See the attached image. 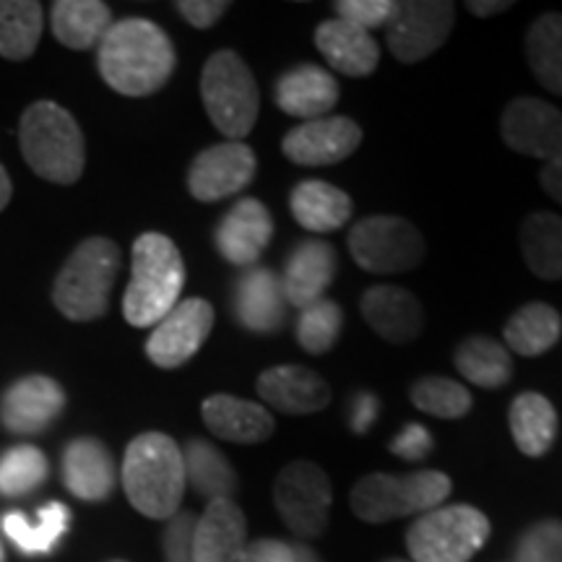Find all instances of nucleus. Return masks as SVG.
<instances>
[{
    "label": "nucleus",
    "instance_id": "37998d69",
    "mask_svg": "<svg viewBox=\"0 0 562 562\" xmlns=\"http://www.w3.org/2000/svg\"><path fill=\"white\" fill-rule=\"evenodd\" d=\"M435 440L430 430L425 425H417V422H409V425L402 427V432L391 440V453L398 456L404 461H422L432 453Z\"/></svg>",
    "mask_w": 562,
    "mask_h": 562
},
{
    "label": "nucleus",
    "instance_id": "7c9ffc66",
    "mask_svg": "<svg viewBox=\"0 0 562 562\" xmlns=\"http://www.w3.org/2000/svg\"><path fill=\"white\" fill-rule=\"evenodd\" d=\"M182 463H186V484H191L209 503L232 497V492L237 490L235 467L209 440H188V446L182 448Z\"/></svg>",
    "mask_w": 562,
    "mask_h": 562
},
{
    "label": "nucleus",
    "instance_id": "1a4fd4ad",
    "mask_svg": "<svg viewBox=\"0 0 562 562\" xmlns=\"http://www.w3.org/2000/svg\"><path fill=\"white\" fill-rule=\"evenodd\" d=\"M349 252L370 273H404L425 258L422 232L404 216H364L349 229Z\"/></svg>",
    "mask_w": 562,
    "mask_h": 562
},
{
    "label": "nucleus",
    "instance_id": "603ef678",
    "mask_svg": "<svg viewBox=\"0 0 562 562\" xmlns=\"http://www.w3.org/2000/svg\"><path fill=\"white\" fill-rule=\"evenodd\" d=\"M0 562H5V550H3V544H0Z\"/></svg>",
    "mask_w": 562,
    "mask_h": 562
},
{
    "label": "nucleus",
    "instance_id": "4be33fe9",
    "mask_svg": "<svg viewBox=\"0 0 562 562\" xmlns=\"http://www.w3.org/2000/svg\"><path fill=\"white\" fill-rule=\"evenodd\" d=\"M63 482L79 501L102 503L115 490L117 469L110 448L97 438H76L63 453Z\"/></svg>",
    "mask_w": 562,
    "mask_h": 562
},
{
    "label": "nucleus",
    "instance_id": "0eeeda50",
    "mask_svg": "<svg viewBox=\"0 0 562 562\" xmlns=\"http://www.w3.org/2000/svg\"><path fill=\"white\" fill-rule=\"evenodd\" d=\"M453 484L442 472L425 469L406 476L368 474L351 487L349 503L355 516L368 524H389L396 518L440 508L451 495Z\"/></svg>",
    "mask_w": 562,
    "mask_h": 562
},
{
    "label": "nucleus",
    "instance_id": "3c124183",
    "mask_svg": "<svg viewBox=\"0 0 562 562\" xmlns=\"http://www.w3.org/2000/svg\"><path fill=\"white\" fill-rule=\"evenodd\" d=\"M294 547V562H323L318 552L311 550L307 544H292Z\"/></svg>",
    "mask_w": 562,
    "mask_h": 562
},
{
    "label": "nucleus",
    "instance_id": "e433bc0d",
    "mask_svg": "<svg viewBox=\"0 0 562 562\" xmlns=\"http://www.w3.org/2000/svg\"><path fill=\"white\" fill-rule=\"evenodd\" d=\"M412 404L419 412L438 419H461L472 412L474 398L459 381L440 375H427L412 385Z\"/></svg>",
    "mask_w": 562,
    "mask_h": 562
},
{
    "label": "nucleus",
    "instance_id": "5701e85b",
    "mask_svg": "<svg viewBox=\"0 0 562 562\" xmlns=\"http://www.w3.org/2000/svg\"><path fill=\"white\" fill-rule=\"evenodd\" d=\"M339 81L326 68L302 63L297 68H290L273 87V102L281 112L302 121H315L326 117L339 102Z\"/></svg>",
    "mask_w": 562,
    "mask_h": 562
},
{
    "label": "nucleus",
    "instance_id": "09e8293b",
    "mask_svg": "<svg viewBox=\"0 0 562 562\" xmlns=\"http://www.w3.org/2000/svg\"><path fill=\"white\" fill-rule=\"evenodd\" d=\"M467 9L472 11L474 16L487 19V16H495V13L508 11L510 3H503V0H497V3H484V0H472V3H467Z\"/></svg>",
    "mask_w": 562,
    "mask_h": 562
},
{
    "label": "nucleus",
    "instance_id": "412c9836",
    "mask_svg": "<svg viewBox=\"0 0 562 562\" xmlns=\"http://www.w3.org/2000/svg\"><path fill=\"white\" fill-rule=\"evenodd\" d=\"M245 544H248V521L232 497L211 501L206 510L195 518V562H237Z\"/></svg>",
    "mask_w": 562,
    "mask_h": 562
},
{
    "label": "nucleus",
    "instance_id": "72a5a7b5",
    "mask_svg": "<svg viewBox=\"0 0 562 562\" xmlns=\"http://www.w3.org/2000/svg\"><path fill=\"white\" fill-rule=\"evenodd\" d=\"M526 60L550 94L562 97V13H542L526 32Z\"/></svg>",
    "mask_w": 562,
    "mask_h": 562
},
{
    "label": "nucleus",
    "instance_id": "7ed1b4c3",
    "mask_svg": "<svg viewBox=\"0 0 562 562\" xmlns=\"http://www.w3.org/2000/svg\"><path fill=\"white\" fill-rule=\"evenodd\" d=\"M21 157L37 178L55 186H74L87 167V140L66 108L40 100L30 104L19 123Z\"/></svg>",
    "mask_w": 562,
    "mask_h": 562
},
{
    "label": "nucleus",
    "instance_id": "a211bd4d",
    "mask_svg": "<svg viewBox=\"0 0 562 562\" xmlns=\"http://www.w3.org/2000/svg\"><path fill=\"white\" fill-rule=\"evenodd\" d=\"M273 237L269 209L258 199H240L232 206L214 232L216 250L232 266H256Z\"/></svg>",
    "mask_w": 562,
    "mask_h": 562
},
{
    "label": "nucleus",
    "instance_id": "dca6fc26",
    "mask_svg": "<svg viewBox=\"0 0 562 562\" xmlns=\"http://www.w3.org/2000/svg\"><path fill=\"white\" fill-rule=\"evenodd\" d=\"M66 409V391L47 375H26L0 396V422L9 432H45Z\"/></svg>",
    "mask_w": 562,
    "mask_h": 562
},
{
    "label": "nucleus",
    "instance_id": "9b49d317",
    "mask_svg": "<svg viewBox=\"0 0 562 562\" xmlns=\"http://www.w3.org/2000/svg\"><path fill=\"white\" fill-rule=\"evenodd\" d=\"M456 5L448 0H409L398 3L396 16L385 26L393 58L402 63L427 60L451 37Z\"/></svg>",
    "mask_w": 562,
    "mask_h": 562
},
{
    "label": "nucleus",
    "instance_id": "4c0bfd02",
    "mask_svg": "<svg viewBox=\"0 0 562 562\" xmlns=\"http://www.w3.org/2000/svg\"><path fill=\"white\" fill-rule=\"evenodd\" d=\"M50 463L34 446H13L0 456V495L21 497L47 480Z\"/></svg>",
    "mask_w": 562,
    "mask_h": 562
},
{
    "label": "nucleus",
    "instance_id": "aec40b11",
    "mask_svg": "<svg viewBox=\"0 0 562 562\" xmlns=\"http://www.w3.org/2000/svg\"><path fill=\"white\" fill-rule=\"evenodd\" d=\"M360 311L372 331L391 344L417 341L422 328H425L422 302L409 290H402V286H370L362 294Z\"/></svg>",
    "mask_w": 562,
    "mask_h": 562
},
{
    "label": "nucleus",
    "instance_id": "79ce46f5",
    "mask_svg": "<svg viewBox=\"0 0 562 562\" xmlns=\"http://www.w3.org/2000/svg\"><path fill=\"white\" fill-rule=\"evenodd\" d=\"M193 513L180 510L167 521L165 537H161V552H165V562H195L193 554V531H195Z\"/></svg>",
    "mask_w": 562,
    "mask_h": 562
},
{
    "label": "nucleus",
    "instance_id": "393cba45",
    "mask_svg": "<svg viewBox=\"0 0 562 562\" xmlns=\"http://www.w3.org/2000/svg\"><path fill=\"white\" fill-rule=\"evenodd\" d=\"M201 417L216 438L237 442V446H256L269 440L277 422L271 412L256 402L229 396V393H214L201 404Z\"/></svg>",
    "mask_w": 562,
    "mask_h": 562
},
{
    "label": "nucleus",
    "instance_id": "ea45409f",
    "mask_svg": "<svg viewBox=\"0 0 562 562\" xmlns=\"http://www.w3.org/2000/svg\"><path fill=\"white\" fill-rule=\"evenodd\" d=\"M516 562H562V521H539L524 531Z\"/></svg>",
    "mask_w": 562,
    "mask_h": 562
},
{
    "label": "nucleus",
    "instance_id": "9d476101",
    "mask_svg": "<svg viewBox=\"0 0 562 562\" xmlns=\"http://www.w3.org/2000/svg\"><path fill=\"white\" fill-rule=\"evenodd\" d=\"M331 480L313 461H292L273 482V505L281 521L300 539H318L331 518Z\"/></svg>",
    "mask_w": 562,
    "mask_h": 562
},
{
    "label": "nucleus",
    "instance_id": "f03ea898",
    "mask_svg": "<svg viewBox=\"0 0 562 562\" xmlns=\"http://www.w3.org/2000/svg\"><path fill=\"white\" fill-rule=\"evenodd\" d=\"M123 490L140 516L170 521L180 513L186 495L182 448L165 432H144L133 438L123 459Z\"/></svg>",
    "mask_w": 562,
    "mask_h": 562
},
{
    "label": "nucleus",
    "instance_id": "473e14b6",
    "mask_svg": "<svg viewBox=\"0 0 562 562\" xmlns=\"http://www.w3.org/2000/svg\"><path fill=\"white\" fill-rule=\"evenodd\" d=\"M521 252L539 279H562V216L537 211L521 224Z\"/></svg>",
    "mask_w": 562,
    "mask_h": 562
},
{
    "label": "nucleus",
    "instance_id": "39448f33",
    "mask_svg": "<svg viewBox=\"0 0 562 562\" xmlns=\"http://www.w3.org/2000/svg\"><path fill=\"white\" fill-rule=\"evenodd\" d=\"M121 271V248L110 237H87L68 256L53 284V305L74 323L108 313L110 294Z\"/></svg>",
    "mask_w": 562,
    "mask_h": 562
},
{
    "label": "nucleus",
    "instance_id": "a878e982",
    "mask_svg": "<svg viewBox=\"0 0 562 562\" xmlns=\"http://www.w3.org/2000/svg\"><path fill=\"white\" fill-rule=\"evenodd\" d=\"M313 42L328 66L351 79H364L381 63V47L372 34L339 16L323 21L313 34Z\"/></svg>",
    "mask_w": 562,
    "mask_h": 562
},
{
    "label": "nucleus",
    "instance_id": "2f4dec72",
    "mask_svg": "<svg viewBox=\"0 0 562 562\" xmlns=\"http://www.w3.org/2000/svg\"><path fill=\"white\" fill-rule=\"evenodd\" d=\"M456 370L463 381L480 389L495 391L503 389L513 375V360L505 344L490 339V336H469L456 347Z\"/></svg>",
    "mask_w": 562,
    "mask_h": 562
},
{
    "label": "nucleus",
    "instance_id": "c9c22d12",
    "mask_svg": "<svg viewBox=\"0 0 562 562\" xmlns=\"http://www.w3.org/2000/svg\"><path fill=\"white\" fill-rule=\"evenodd\" d=\"M70 510L63 503H47L40 508V524L32 526L19 510L3 516V531L24 554H50L63 533L68 531Z\"/></svg>",
    "mask_w": 562,
    "mask_h": 562
},
{
    "label": "nucleus",
    "instance_id": "c03bdc74",
    "mask_svg": "<svg viewBox=\"0 0 562 562\" xmlns=\"http://www.w3.org/2000/svg\"><path fill=\"white\" fill-rule=\"evenodd\" d=\"M175 9L195 30H211L229 11L227 0H178Z\"/></svg>",
    "mask_w": 562,
    "mask_h": 562
},
{
    "label": "nucleus",
    "instance_id": "cd10ccee",
    "mask_svg": "<svg viewBox=\"0 0 562 562\" xmlns=\"http://www.w3.org/2000/svg\"><path fill=\"white\" fill-rule=\"evenodd\" d=\"M508 422L518 451L529 459L544 456L558 438V412L542 393H518L510 404Z\"/></svg>",
    "mask_w": 562,
    "mask_h": 562
},
{
    "label": "nucleus",
    "instance_id": "423d86ee",
    "mask_svg": "<svg viewBox=\"0 0 562 562\" xmlns=\"http://www.w3.org/2000/svg\"><path fill=\"white\" fill-rule=\"evenodd\" d=\"M201 100L209 121L229 140H243L256 128L261 91L256 76L235 50H216L201 74Z\"/></svg>",
    "mask_w": 562,
    "mask_h": 562
},
{
    "label": "nucleus",
    "instance_id": "a19ab883",
    "mask_svg": "<svg viewBox=\"0 0 562 562\" xmlns=\"http://www.w3.org/2000/svg\"><path fill=\"white\" fill-rule=\"evenodd\" d=\"M334 9L339 19L370 32L375 26H389L391 19L396 16L398 3H393V0H341Z\"/></svg>",
    "mask_w": 562,
    "mask_h": 562
},
{
    "label": "nucleus",
    "instance_id": "ddd939ff",
    "mask_svg": "<svg viewBox=\"0 0 562 562\" xmlns=\"http://www.w3.org/2000/svg\"><path fill=\"white\" fill-rule=\"evenodd\" d=\"M256 151L243 140H224L203 149L188 170V191L195 201L214 203L245 191L256 178Z\"/></svg>",
    "mask_w": 562,
    "mask_h": 562
},
{
    "label": "nucleus",
    "instance_id": "c85d7f7f",
    "mask_svg": "<svg viewBox=\"0 0 562 562\" xmlns=\"http://www.w3.org/2000/svg\"><path fill=\"white\" fill-rule=\"evenodd\" d=\"M50 11L55 40L70 50L100 45L112 26V11L102 0H58Z\"/></svg>",
    "mask_w": 562,
    "mask_h": 562
},
{
    "label": "nucleus",
    "instance_id": "6e6552de",
    "mask_svg": "<svg viewBox=\"0 0 562 562\" xmlns=\"http://www.w3.org/2000/svg\"><path fill=\"white\" fill-rule=\"evenodd\" d=\"M490 539V518L474 505H440L406 531L412 562H469Z\"/></svg>",
    "mask_w": 562,
    "mask_h": 562
},
{
    "label": "nucleus",
    "instance_id": "20e7f679",
    "mask_svg": "<svg viewBox=\"0 0 562 562\" xmlns=\"http://www.w3.org/2000/svg\"><path fill=\"white\" fill-rule=\"evenodd\" d=\"M186 284V263L167 235L144 232L133 243L131 284L123 294V315L131 326L149 328L180 302Z\"/></svg>",
    "mask_w": 562,
    "mask_h": 562
},
{
    "label": "nucleus",
    "instance_id": "f704fd0d",
    "mask_svg": "<svg viewBox=\"0 0 562 562\" xmlns=\"http://www.w3.org/2000/svg\"><path fill=\"white\" fill-rule=\"evenodd\" d=\"M42 37L37 0H0V58L30 60Z\"/></svg>",
    "mask_w": 562,
    "mask_h": 562
},
{
    "label": "nucleus",
    "instance_id": "bb28decb",
    "mask_svg": "<svg viewBox=\"0 0 562 562\" xmlns=\"http://www.w3.org/2000/svg\"><path fill=\"white\" fill-rule=\"evenodd\" d=\"M292 216L300 227L315 235L341 229L351 220V199L341 188L331 186L326 180H302L290 193Z\"/></svg>",
    "mask_w": 562,
    "mask_h": 562
},
{
    "label": "nucleus",
    "instance_id": "b1692460",
    "mask_svg": "<svg viewBox=\"0 0 562 562\" xmlns=\"http://www.w3.org/2000/svg\"><path fill=\"white\" fill-rule=\"evenodd\" d=\"M336 277V250L326 240H302L284 263V297L292 307H307L323 300Z\"/></svg>",
    "mask_w": 562,
    "mask_h": 562
},
{
    "label": "nucleus",
    "instance_id": "49530a36",
    "mask_svg": "<svg viewBox=\"0 0 562 562\" xmlns=\"http://www.w3.org/2000/svg\"><path fill=\"white\" fill-rule=\"evenodd\" d=\"M378 414H381V402H378V396H372L368 391H360L355 393V398H351V406H349V427L355 435H364L372 427V422L378 419Z\"/></svg>",
    "mask_w": 562,
    "mask_h": 562
},
{
    "label": "nucleus",
    "instance_id": "f3484780",
    "mask_svg": "<svg viewBox=\"0 0 562 562\" xmlns=\"http://www.w3.org/2000/svg\"><path fill=\"white\" fill-rule=\"evenodd\" d=\"M232 311L245 331L250 334H277L284 328L290 302L284 297L281 277L266 266H250L237 279L232 294Z\"/></svg>",
    "mask_w": 562,
    "mask_h": 562
},
{
    "label": "nucleus",
    "instance_id": "4468645a",
    "mask_svg": "<svg viewBox=\"0 0 562 562\" xmlns=\"http://www.w3.org/2000/svg\"><path fill=\"white\" fill-rule=\"evenodd\" d=\"M362 128L351 117L326 115L305 121L286 133L281 151L292 165L300 167H331L349 159L360 149Z\"/></svg>",
    "mask_w": 562,
    "mask_h": 562
},
{
    "label": "nucleus",
    "instance_id": "f257e3e1",
    "mask_svg": "<svg viewBox=\"0 0 562 562\" xmlns=\"http://www.w3.org/2000/svg\"><path fill=\"white\" fill-rule=\"evenodd\" d=\"M102 81L123 97H149L170 81L178 55L172 40L149 19L131 16L112 24L97 50Z\"/></svg>",
    "mask_w": 562,
    "mask_h": 562
},
{
    "label": "nucleus",
    "instance_id": "5fc2aeb1",
    "mask_svg": "<svg viewBox=\"0 0 562 562\" xmlns=\"http://www.w3.org/2000/svg\"><path fill=\"white\" fill-rule=\"evenodd\" d=\"M110 562H125V560H110Z\"/></svg>",
    "mask_w": 562,
    "mask_h": 562
},
{
    "label": "nucleus",
    "instance_id": "8fccbe9b",
    "mask_svg": "<svg viewBox=\"0 0 562 562\" xmlns=\"http://www.w3.org/2000/svg\"><path fill=\"white\" fill-rule=\"evenodd\" d=\"M11 195H13V182L9 178V172H5V167L0 165V211L9 206Z\"/></svg>",
    "mask_w": 562,
    "mask_h": 562
},
{
    "label": "nucleus",
    "instance_id": "2eb2a0df",
    "mask_svg": "<svg viewBox=\"0 0 562 562\" xmlns=\"http://www.w3.org/2000/svg\"><path fill=\"white\" fill-rule=\"evenodd\" d=\"M501 133L513 151L544 161L562 159V112L537 97H516L503 112Z\"/></svg>",
    "mask_w": 562,
    "mask_h": 562
},
{
    "label": "nucleus",
    "instance_id": "6ab92c4d",
    "mask_svg": "<svg viewBox=\"0 0 562 562\" xmlns=\"http://www.w3.org/2000/svg\"><path fill=\"white\" fill-rule=\"evenodd\" d=\"M256 389L266 404L292 417L323 412L331 404V385L318 372L302 364H277L263 370Z\"/></svg>",
    "mask_w": 562,
    "mask_h": 562
},
{
    "label": "nucleus",
    "instance_id": "a18cd8bd",
    "mask_svg": "<svg viewBox=\"0 0 562 562\" xmlns=\"http://www.w3.org/2000/svg\"><path fill=\"white\" fill-rule=\"evenodd\" d=\"M237 562H294V547L281 539H256L245 544Z\"/></svg>",
    "mask_w": 562,
    "mask_h": 562
},
{
    "label": "nucleus",
    "instance_id": "f8f14e48",
    "mask_svg": "<svg viewBox=\"0 0 562 562\" xmlns=\"http://www.w3.org/2000/svg\"><path fill=\"white\" fill-rule=\"evenodd\" d=\"M214 328V307L206 300H182L161 318L149 339L146 357L161 370H178L199 355Z\"/></svg>",
    "mask_w": 562,
    "mask_h": 562
},
{
    "label": "nucleus",
    "instance_id": "de8ad7c7",
    "mask_svg": "<svg viewBox=\"0 0 562 562\" xmlns=\"http://www.w3.org/2000/svg\"><path fill=\"white\" fill-rule=\"evenodd\" d=\"M539 182H542L547 195L562 203V159L544 161L542 172H539Z\"/></svg>",
    "mask_w": 562,
    "mask_h": 562
},
{
    "label": "nucleus",
    "instance_id": "864d4df0",
    "mask_svg": "<svg viewBox=\"0 0 562 562\" xmlns=\"http://www.w3.org/2000/svg\"><path fill=\"white\" fill-rule=\"evenodd\" d=\"M385 562H412V560H385Z\"/></svg>",
    "mask_w": 562,
    "mask_h": 562
},
{
    "label": "nucleus",
    "instance_id": "c756f323",
    "mask_svg": "<svg viewBox=\"0 0 562 562\" xmlns=\"http://www.w3.org/2000/svg\"><path fill=\"white\" fill-rule=\"evenodd\" d=\"M503 334L505 349L521 357H539L560 341L562 318L547 302H529L510 315Z\"/></svg>",
    "mask_w": 562,
    "mask_h": 562
},
{
    "label": "nucleus",
    "instance_id": "58836bf2",
    "mask_svg": "<svg viewBox=\"0 0 562 562\" xmlns=\"http://www.w3.org/2000/svg\"><path fill=\"white\" fill-rule=\"evenodd\" d=\"M344 326V313L339 302L334 300H318L313 305L302 307L297 318V341L307 355L321 357L326 351L334 349V344L339 341Z\"/></svg>",
    "mask_w": 562,
    "mask_h": 562
}]
</instances>
